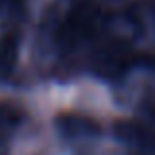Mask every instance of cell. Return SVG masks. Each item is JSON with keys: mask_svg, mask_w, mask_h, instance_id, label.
I'll use <instances>...</instances> for the list:
<instances>
[{"mask_svg": "<svg viewBox=\"0 0 155 155\" xmlns=\"http://www.w3.org/2000/svg\"><path fill=\"white\" fill-rule=\"evenodd\" d=\"M132 63V49L124 39H108L92 53V69L104 79L118 77Z\"/></svg>", "mask_w": 155, "mask_h": 155, "instance_id": "cell-1", "label": "cell"}, {"mask_svg": "<svg viewBox=\"0 0 155 155\" xmlns=\"http://www.w3.org/2000/svg\"><path fill=\"white\" fill-rule=\"evenodd\" d=\"M55 122H57V128L61 130V134H65L69 137L100 134V126L92 118L83 116V114H61V116H57Z\"/></svg>", "mask_w": 155, "mask_h": 155, "instance_id": "cell-2", "label": "cell"}, {"mask_svg": "<svg viewBox=\"0 0 155 155\" xmlns=\"http://www.w3.org/2000/svg\"><path fill=\"white\" fill-rule=\"evenodd\" d=\"M24 114L10 102H0V155H6L14 132L18 130Z\"/></svg>", "mask_w": 155, "mask_h": 155, "instance_id": "cell-3", "label": "cell"}, {"mask_svg": "<svg viewBox=\"0 0 155 155\" xmlns=\"http://www.w3.org/2000/svg\"><path fill=\"white\" fill-rule=\"evenodd\" d=\"M116 136L128 143L155 147V132L137 122H116Z\"/></svg>", "mask_w": 155, "mask_h": 155, "instance_id": "cell-4", "label": "cell"}, {"mask_svg": "<svg viewBox=\"0 0 155 155\" xmlns=\"http://www.w3.org/2000/svg\"><path fill=\"white\" fill-rule=\"evenodd\" d=\"M18 59V39L12 34L0 35V81L10 77Z\"/></svg>", "mask_w": 155, "mask_h": 155, "instance_id": "cell-5", "label": "cell"}]
</instances>
